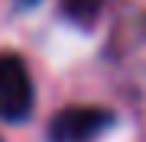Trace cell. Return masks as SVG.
Returning a JSON list of instances; mask_svg holds the SVG:
<instances>
[{
  "instance_id": "5",
  "label": "cell",
  "mask_w": 146,
  "mask_h": 142,
  "mask_svg": "<svg viewBox=\"0 0 146 142\" xmlns=\"http://www.w3.org/2000/svg\"><path fill=\"white\" fill-rule=\"evenodd\" d=\"M0 142H3V139H0Z\"/></svg>"
},
{
  "instance_id": "3",
  "label": "cell",
  "mask_w": 146,
  "mask_h": 142,
  "mask_svg": "<svg viewBox=\"0 0 146 142\" xmlns=\"http://www.w3.org/2000/svg\"><path fill=\"white\" fill-rule=\"evenodd\" d=\"M101 7H104V0H62V13L81 26H91L94 16L101 13Z\"/></svg>"
},
{
  "instance_id": "1",
  "label": "cell",
  "mask_w": 146,
  "mask_h": 142,
  "mask_svg": "<svg viewBox=\"0 0 146 142\" xmlns=\"http://www.w3.org/2000/svg\"><path fill=\"white\" fill-rule=\"evenodd\" d=\"M33 107H36V87L29 68L20 55L0 52V120L23 123L33 116Z\"/></svg>"
},
{
  "instance_id": "4",
  "label": "cell",
  "mask_w": 146,
  "mask_h": 142,
  "mask_svg": "<svg viewBox=\"0 0 146 142\" xmlns=\"http://www.w3.org/2000/svg\"><path fill=\"white\" fill-rule=\"evenodd\" d=\"M16 3H20V7H36L39 0H16Z\"/></svg>"
},
{
  "instance_id": "2",
  "label": "cell",
  "mask_w": 146,
  "mask_h": 142,
  "mask_svg": "<svg viewBox=\"0 0 146 142\" xmlns=\"http://www.w3.org/2000/svg\"><path fill=\"white\" fill-rule=\"evenodd\" d=\"M110 123L114 113L104 107H65L49 123V142H91Z\"/></svg>"
}]
</instances>
